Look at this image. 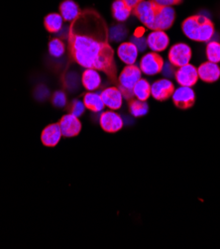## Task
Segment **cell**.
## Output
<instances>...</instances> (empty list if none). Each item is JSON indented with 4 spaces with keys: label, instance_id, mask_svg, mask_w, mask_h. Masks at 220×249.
Here are the masks:
<instances>
[{
    "label": "cell",
    "instance_id": "1",
    "mask_svg": "<svg viewBox=\"0 0 220 249\" xmlns=\"http://www.w3.org/2000/svg\"><path fill=\"white\" fill-rule=\"evenodd\" d=\"M108 41L107 25L96 11L84 10L70 22L68 31L70 58L85 69L105 72L112 82L118 84L114 52Z\"/></svg>",
    "mask_w": 220,
    "mask_h": 249
},
{
    "label": "cell",
    "instance_id": "2",
    "mask_svg": "<svg viewBox=\"0 0 220 249\" xmlns=\"http://www.w3.org/2000/svg\"><path fill=\"white\" fill-rule=\"evenodd\" d=\"M182 29L188 39L195 42H209L215 34L212 21L203 15L187 17L182 24Z\"/></svg>",
    "mask_w": 220,
    "mask_h": 249
},
{
    "label": "cell",
    "instance_id": "3",
    "mask_svg": "<svg viewBox=\"0 0 220 249\" xmlns=\"http://www.w3.org/2000/svg\"><path fill=\"white\" fill-rule=\"evenodd\" d=\"M141 77L142 71L140 68L136 65H127L123 69V71H121L118 79V84L122 95H123L124 98L128 99V101L132 99V97L134 96L133 88L141 79Z\"/></svg>",
    "mask_w": 220,
    "mask_h": 249
},
{
    "label": "cell",
    "instance_id": "4",
    "mask_svg": "<svg viewBox=\"0 0 220 249\" xmlns=\"http://www.w3.org/2000/svg\"><path fill=\"white\" fill-rule=\"evenodd\" d=\"M158 7L151 0H143L132 8V12L147 28L152 30Z\"/></svg>",
    "mask_w": 220,
    "mask_h": 249
},
{
    "label": "cell",
    "instance_id": "5",
    "mask_svg": "<svg viewBox=\"0 0 220 249\" xmlns=\"http://www.w3.org/2000/svg\"><path fill=\"white\" fill-rule=\"evenodd\" d=\"M169 62L176 68L187 65L191 59V49L185 43H178L170 47L169 51Z\"/></svg>",
    "mask_w": 220,
    "mask_h": 249
},
{
    "label": "cell",
    "instance_id": "6",
    "mask_svg": "<svg viewBox=\"0 0 220 249\" xmlns=\"http://www.w3.org/2000/svg\"><path fill=\"white\" fill-rule=\"evenodd\" d=\"M165 62L163 58L156 52L145 54L140 61V70L147 76H155L162 71Z\"/></svg>",
    "mask_w": 220,
    "mask_h": 249
},
{
    "label": "cell",
    "instance_id": "7",
    "mask_svg": "<svg viewBox=\"0 0 220 249\" xmlns=\"http://www.w3.org/2000/svg\"><path fill=\"white\" fill-rule=\"evenodd\" d=\"M176 19V11L173 6H160L158 7L155 21L152 30L166 31L172 27Z\"/></svg>",
    "mask_w": 220,
    "mask_h": 249
},
{
    "label": "cell",
    "instance_id": "8",
    "mask_svg": "<svg viewBox=\"0 0 220 249\" xmlns=\"http://www.w3.org/2000/svg\"><path fill=\"white\" fill-rule=\"evenodd\" d=\"M175 78L180 86L192 88L199 81L198 69L191 64L182 66L176 70Z\"/></svg>",
    "mask_w": 220,
    "mask_h": 249
},
{
    "label": "cell",
    "instance_id": "9",
    "mask_svg": "<svg viewBox=\"0 0 220 249\" xmlns=\"http://www.w3.org/2000/svg\"><path fill=\"white\" fill-rule=\"evenodd\" d=\"M100 124L102 128L108 133H115L123 127V119L114 110H107L101 114Z\"/></svg>",
    "mask_w": 220,
    "mask_h": 249
},
{
    "label": "cell",
    "instance_id": "10",
    "mask_svg": "<svg viewBox=\"0 0 220 249\" xmlns=\"http://www.w3.org/2000/svg\"><path fill=\"white\" fill-rule=\"evenodd\" d=\"M173 102L179 108L187 109L195 103V93L189 87H182L176 89L173 95Z\"/></svg>",
    "mask_w": 220,
    "mask_h": 249
},
{
    "label": "cell",
    "instance_id": "11",
    "mask_svg": "<svg viewBox=\"0 0 220 249\" xmlns=\"http://www.w3.org/2000/svg\"><path fill=\"white\" fill-rule=\"evenodd\" d=\"M175 87L169 79H160L151 85V96L156 101L164 102L173 95Z\"/></svg>",
    "mask_w": 220,
    "mask_h": 249
},
{
    "label": "cell",
    "instance_id": "12",
    "mask_svg": "<svg viewBox=\"0 0 220 249\" xmlns=\"http://www.w3.org/2000/svg\"><path fill=\"white\" fill-rule=\"evenodd\" d=\"M59 124L62 134L65 137H75L79 135L82 130V123L79 120V117L71 113L64 115L61 118Z\"/></svg>",
    "mask_w": 220,
    "mask_h": 249
},
{
    "label": "cell",
    "instance_id": "13",
    "mask_svg": "<svg viewBox=\"0 0 220 249\" xmlns=\"http://www.w3.org/2000/svg\"><path fill=\"white\" fill-rule=\"evenodd\" d=\"M102 98L104 103V106L111 110H117L122 107L123 103V95L120 89L115 87H109L104 89L101 92Z\"/></svg>",
    "mask_w": 220,
    "mask_h": 249
},
{
    "label": "cell",
    "instance_id": "14",
    "mask_svg": "<svg viewBox=\"0 0 220 249\" xmlns=\"http://www.w3.org/2000/svg\"><path fill=\"white\" fill-rule=\"evenodd\" d=\"M146 41L148 47L156 53L165 51L169 44V36L167 35L166 31L162 30H152V32L147 37Z\"/></svg>",
    "mask_w": 220,
    "mask_h": 249
},
{
    "label": "cell",
    "instance_id": "15",
    "mask_svg": "<svg viewBox=\"0 0 220 249\" xmlns=\"http://www.w3.org/2000/svg\"><path fill=\"white\" fill-rule=\"evenodd\" d=\"M199 79L205 83H215L220 78V68L217 64L212 62H205L203 63L199 69Z\"/></svg>",
    "mask_w": 220,
    "mask_h": 249
},
{
    "label": "cell",
    "instance_id": "16",
    "mask_svg": "<svg viewBox=\"0 0 220 249\" xmlns=\"http://www.w3.org/2000/svg\"><path fill=\"white\" fill-rule=\"evenodd\" d=\"M62 130L59 123H53L44 128L41 134L42 143L47 147H55L62 138Z\"/></svg>",
    "mask_w": 220,
    "mask_h": 249
},
{
    "label": "cell",
    "instance_id": "17",
    "mask_svg": "<svg viewBox=\"0 0 220 249\" xmlns=\"http://www.w3.org/2000/svg\"><path fill=\"white\" fill-rule=\"evenodd\" d=\"M138 49L132 42L122 43L117 49L119 59L126 65H135L138 57Z\"/></svg>",
    "mask_w": 220,
    "mask_h": 249
},
{
    "label": "cell",
    "instance_id": "18",
    "mask_svg": "<svg viewBox=\"0 0 220 249\" xmlns=\"http://www.w3.org/2000/svg\"><path fill=\"white\" fill-rule=\"evenodd\" d=\"M82 83L85 89L89 91H94L100 89L102 85V77L99 71L94 69H85L82 77Z\"/></svg>",
    "mask_w": 220,
    "mask_h": 249
},
{
    "label": "cell",
    "instance_id": "19",
    "mask_svg": "<svg viewBox=\"0 0 220 249\" xmlns=\"http://www.w3.org/2000/svg\"><path fill=\"white\" fill-rule=\"evenodd\" d=\"M82 10L79 5L72 0H65L60 5V14L65 21L72 22L80 14Z\"/></svg>",
    "mask_w": 220,
    "mask_h": 249
},
{
    "label": "cell",
    "instance_id": "20",
    "mask_svg": "<svg viewBox=\"0 0 220 249\" xmlns=\"http://www.w3.org/2000/svg\"><path fill=\"white\" fill-rule=\"evenodd\" d=\"M84 104L85 107L92 112H102L105 107L101 93L94 91H89L85 94Z\"/></svg>",
    "mask_w": 220,
    "mask_h": 249
},
{
    "label": "cell",
    "instance_id": "21",
    "mask_svg": "<svg viewBox=\"0 0 220 249\" xmlns=\"http://www.w3.org/2000/svg\"><path fill=\"white\" fill-rule=\"evenodd\" d=\"M131 13H132V7L129 6L124 0H115L113 2L112 14L117 21L119 22L126 21L129 18Z\"/></svg>",
    "mask_w": 220,
    "mask_h": 249
},
{
    "label": "cell",
    "instance_id": "22",
    "mask_svg": "<svg viewBox=\"0 0 220 249\" xmlns=\"http://www.w3.org/2000/svg\"><path fill=\"white\" fill-rule=\"evenodd\" d=\"M45 28L50 33H58L62 30L64 25V18L59 13L48 14L44 20Z\"/></svg>",
    "mask_w": 220,
    "mask_h": 249
},
{
    "label": "cell",
    "instance_id": "23",
    "mask_svg": "<svg viewBox=\"0 0 220 249\" xmlns=\"http://www.w3.org/2000/svg\"><path fill=\"white\" fill-rule=\"evenodd\" d=\"M133 94L139 101L146 102L151 95L150 83L145 79H140L133 88Z\"/></svg>",
    "mask_w": 220,
    "mask_h": 249
},
{
    "label": "cell",
    "instance_id": "24",
    "mask_svg": "<svg viewBox=\"0 0 220 249\" xmlns=\"http://www.w3.org/2000/svg\"><path fill=\"white\" fill-rule=\"evenodd\" d=\"M129 110L134 117H142L149 111L148 104L139 99H130L129 101Z\"/></svg>",
    "mask_w": 220,
    "mask_h": 249
},
{
    "label": "cell",
    "instance_id": "25",
    "mask_svg": "<svg viewBox=\"0 0 220 249\" xmlns=\"http://www.w3.org/2000/svg\"><path fill=\"white\" fill-rule=\"evenodd\" d=\"M206 57L209 62L220 63V43L217 41H209L206 46Z\"/></svg>",
    "mask_w": 220,
    "mask_h": 249
},
{
    "label": "cell",
    "instance_id": "26",
    "mask_svg": "<svg viewBox=\"0 0 220 249\" xmlns=\"http://www.w3.org/2000/svg\"><path fill=\"white\" fill-rule=\"evenodd\" d=\"M66 52V46L65 43L59 39V38H55L52 39L49 43V53L54 58H61L62 56H64Z\"/></svg>",
    "mask_w": 220,
    "mask_h": 249
},
{
    "label": "cell",
    "instance_id": "27",
    "mask_svg": "<svg viewBox=\"0 0 220 249\" xmlns=\"http://www.w3.org/2000/svg\"><path fill=\"white\" fill-rule=\"evenodd\" d=\"M127 36V29L123 25H115L108 30V38L113 42L123 41Z\"/></svg>",
    "mask_w": 220,
    "mask_h": 249
},
{
    "label": "cell",
    "instance_id": "28",
    "mask_svg": "<svg viewBox=\"0 0 220 249\" xmlns=\"http://www.w3.org/2000/svg\"><path fill=\"white\" fill-rule=\"evenodd\" d=\"M70 113L73 114L77 117H80L84 114L85 110V106L84 104V102L79 101V99H76V101H73L70 105Z\"/></svg>",
    "mask_w": 220,
    "mask_h": 249
},
{
    "label": "cell",
    "instance_id": "29",
    "mask_svg": "<svg viewBox=\"0 0 220 249\" xmlns=\"http://www.w3.org/2000/svg\"><path fill=\"white\" fill-rule=\"evenodd\" d=\"M53 105L57 107H64L67 105V96L63 91H57L53 95Z\"/></svg>",
    "mask_w": 220,
    "mask_h": 249
},
{
    "label": "cell",
    "instance_id": "30",
    "mask_svg": "<svg viewBox=\"0 0 220 249\" xmlns=\"http://www.w3.org/2000/svg\"><path fill=\"white\" fill-rule=\"evenodd\" d=\"M131 42L137 47L139 52H144L145 50H146V48L148 47V45H147L146 39L144 37H142V36H137L136 35V36L132 37Z\"/></svg>",
    "mask_w": 220,
    "mask_h": 249
},
{
    "label": "cell",
    "instance_id": "31",
    "mask_svg": "<svg viewBox=\"0 0 220 249\" xmlns=\"http://www.w3.org/2000/svg\"><path fill=\"white\" fill-rule=\"evenodd\" d=\"M175 66L170 64L169 62V63H165L164 66H163V69H162V73L164 74V77L166 79H170L172 77L175 76L176 73V70H175Z\"/></svg>",
    "mask_w": 220,
    "mask_h": 249
},
{
    "label": "cell",
    "instance_id": "32",
    "mask_svg": "<svg viewBox=\"0 0 220 249\" xmlns=\"http://www.w3.org/2000/svg\"><path fill=\"white\" fill-rule=\"evenodd\" d=\"M160 6H174L182 3L183 0H151Z\"/></svg>",
    "mask_w": 220,
    "mask_h": 249
},
{
    "label": "cell",
    "instance_id": "33",
    "mask_svg": "<svg viewBox=\"0 0 220 249\" xmlns=\"http://www.w3.org/2000/svg\"><path fill=\"white\" fill-rule=\"evenodd\" d=\"M124 1H125L129 6H131V7L133 8L137 3H139L140 1H143V0H124Z\"/></svg>",
    "mask_w": 220,
    "mask_h": 249
}]
</instances>
